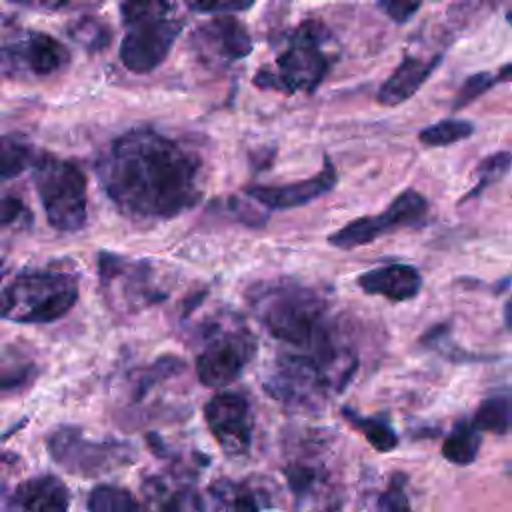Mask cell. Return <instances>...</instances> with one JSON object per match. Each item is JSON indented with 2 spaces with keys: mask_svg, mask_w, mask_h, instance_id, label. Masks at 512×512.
<instances>
[{
  "mask_svg": "<svg viewBox=\"0 0 512 512\" xmlns=\"http://www.w3.org/2000/svg\"><path fill=\"white\" fill-rule=\"evenodd\" d=\"M406 476L402 472H396L392 478H390V484L388 488L380 494L378 502H376V508L378 510H410V500H408V494H406Z\"/></svg>",
  "mask_w": 512,
  "mask_h": 512,
  "instance_id": "29",
  "label": "cell"
},
{
  "mask_svg": "<svg viewBox=\"0 0 512 512\" xmlns=\"http://www.w3.org/2000/svg\"><path fill=\"white\" fill-rule=\"evenodd\" d=\"M336 182H338L336 168L332 160L324 156L322 170L306 180L280 184V186H248L244 192L248 198L256 200L268 210H290L322 198L336 186Z\"/></svg>",
  "mask_w": 512,
  "mask_h": 512,
  "instance_id": "13",
  "label": "cell"
},
{
  "mask_svg": "<svg viewBox=\"0 0 512 512\" xmlns=\"http://www.w3.org/2000/svg\"><path fill=\"white\" fill-rule=\"evenodd\" d=\"M180 30L182 22L168 16L130 26L120 44L122 64L136 74L152 72L164 62Z\"/></svg>",
  "mask_w": 512,
  "mask_h": 512,
  "instance_id": "10",
  "label": "cell"
},
{
  "mask_svg": "<svg viewBox=\"0 0 512 512\" xmlns=\"http://www.w3.org/2000/svg\"><path fill=\"white\" fill-rule=\"evenodd\" d=\"M424 346L438 350L442 356H446L450 362L462 364V362H488V360H496L498 356H490V354H474L470 350L458 348L454 344H450V324H436L432 326L428 332L422 334L420 340Z\"/></svg>",
  "mask_w": 512,
  "mask_h": 512,
  "instance_id": "23",
  "label": "cell"
},
{
  "mask_svg": "<svg viewBox=\"0 0 512 512\" xmlns=\"http://www.w3.org/2000/svg\"><path fill=\"white\" fill-rule=\"evenodd\" d=\"M380 10L396 24L408 22L420 8L422 0H376Z\"/></svg>",
  "mask_w": 512,
  "mask_h": 512,
  "instance_id": "32",
  "label": "cell"
},
{
  "mask_svg": "<svg viewBox=\"0 0 512 512\" xmlns=\"http://www.w3.org/2000/svg\"><path fill=\"white\" fill-rule=\"evenodd\" d=\"M212 494L222 508H236V510H256L262 504L256 500L254 492L244 484H232L228 480H220L212 484Z\"/></svg>",
  "mask_w": 512,
  "mask_h": 512,
  "instance_id": "26",
  "label": "cell"
},
{
  "mask_svg": "<svg viewBox=\"0 0 512 512\" xmlns=\"http://www.w3.org/2000/svg\"><path fill=\"white\" fill-rule=\"evenodd\" d=\"M256 342L246 330L220 332L196 358L198 380L208 388L232 384L254 356Z\"/></svg>",
  "mask_w": 512,
  "mask_h": 512,
  "instance_id": "9",
  "label": "cell"
},
{
  "mask_svg": "<svg viewBox=\"0 0 512 512\" xmlns=\"http://www.w3.org/2000/svg\"><path fill=\"white\" fill-rule=\"evenodd\" d=\"M262 326L278 340L304 350L342 390L356 370V358L340 344L328 300L298 282H262L250 290Z\"/></svg>",
  "mask_w": 512,
  "mask_h": 512,
  "instance_id": "2",
  "label": "cell"
},
{
  "mask_svg": "<svg viewBox=\"0 0 512 512\" xmlns=\"http://www.w3.org/2000/svg\"><path fill=\"white\" fill-rule=\"evenodd\" d=\"M330 388L334 386L326 372L304 352L280 356L276 370L264 382V390L274 400L296 410L322 408Z\"/></svg>",
  "mask_w": 512,
  "mask_h": 512,
  "instance_id": "6",
  "label": "cell"
},
{
  "mask_svg": "<svg viewBox=\"0 0 512 512\" xmlns=\"http://www.w3.org/2000/svg\"><path fill=\"white\" fill-rule=\"evenodd\" d=\"M50 456L68 472L100 476L134 460L130 446L116 442H94L76 428H60L48 440Z\"/></svg>",
  "mask_w": 512,
  "mask_h": 512,
  "instance_id": "8",
  "label": "cell"
},
{
  "mask_svg": "<svg viewBox=\"0 0 512 512\" xmlns=\"http://www.w3.org/2000/svg\"><path fill=\"white\" fill-rule=\"evenodd\" d=\"M192 44L198 54L216 62L242 60L252 52L250 34L234 16H216L202 24L194 32Z\"/></svg>",
  "mask_w": 512,
  "mask_h": 512,
  "instance_id": "14",
  "label": "cell"
},
{
  "mask_svg": "<svg viewBox=\"0 0 512 512\" xmlns=\"http://www.w3.org/2000/svg\"><path fill=\"white\" fill-rule=\"evenodd\" d=\"M356 284L364 294L382 296L390 302H406L422 290V276L410 264H386L358 276Z\"/></svg>",
  "mask_w": 512,
  "mask_h": 512,
  "instance_id": "15",
  "label": "cell"
},
{
  "mask_svg": "<svg viewBox=\"0 0 512 512\" xmlns=\"http://www.w3.org/2000/svg\"><path fill=\"white\" fill-rule=\"evenodd\" d=\"M510 166H512V154L510 152H496L492 156H486L474 170V176H476V184L460 198L458 204H464L468 200H474L478 198L486 188H490L492 184L500 182L508 172H510Z\"/></svg>",
  "mask_w": 512,
  "mask_h": 512,
  "instance_id": "22",
  "label": "cell"
},
{
  "mask_svg": "<svg viewBox=\"0 0 512 512\" xmlns=\"http://www.w3.org/2000/svg\"><path fill=\"white\" fill-rule=\"evenodd\" d=\"M506 18H508V22H510V24H512V8H510V10H508V14H506Z\"/></svg>",
  "mask_w": 512,
  "mask_h": 512,
  "instance_id": "38",
  "label": "cell"
},
{
  "mask_svg": "<svg viewBox=\"0 0 512 512\" xmlns=\"http://www.w3.org/2000/svg\"><path fill=\"white\" fill-rule=\"evenodd\" d=\"M30 222V214L22 200L14 196H0V228H12Z\"/></svg>",
  "mask_w": 512,
  "mask_h": 512,
  "instance_id": "31",
  "label": "cell"
},
{
  "mask_svg": "<svg viewBox=\"0 0 512 512\" xmlns=\"http://www.w3.org/2000/svg\"><path fill=\"white\" fill-rule=\"evenodd\" d=\"M474 124L470 120L462 118H444L440 122H434L420 130L418 140L424 146L438 148V146H452L456 142H462L474 134Z\"/></svg>",
  "mask_w": 512,
  "mask_h": 512,
  "instance_id": "21",
  "label": "cell"
},
{
  "mask_svg": "<svg viewBox=\"0 0 512 512\" xmlns=\"http://www.w3.org/2000/svg\"><path fill=\"white\" fill-rule=\"evenodd\" d=\"M472 424L480 432L508 434L512 432V396L500 394L480 402L472 416Z\"/></svg>",
  "mask_w": 512,
  "mask_h": 512,
  "instance_id": "20",
  "label": "cell"
},
{
  "mask_svg": "<svg viewBox=\"0 0 512 512\" xmlns=\"http://www.w3.org/2000/svg\"><path fill=\"white\" fill-rule=\"evenodd\" d=\"M4 274H6V266L0 262V280L4 278Z\"/></svg>",
  "mask_w": 512,
  "mask_h": 512,
  "instance_id": "37",
  "label": "cell"
},
{
  "mask_svg": "<svg viewBox=\"0 0 512 512\" xmlns=\"http://www.w3.org/2000/svg\"><path fill=\"white\" fill-rule=\"evenodd\" d=\"M428 214V200L412 190H402L390 206L376 216H360L328 236V244L340 250H352L378 240L394 230L420 224Z\"/></svg>",
  "mask_w": 512,
  "mask_h": 512,
  "instance_id": "7",
  "label": "cell"
},
{
  "mask_svg": "<svg viewBox=\"0 0 512 512\" xmlns=\"http://www.w3.org/2000/svg\"><path fill=\"white\" fill-rule=\"evenodd\" d=\"M70 504L68 488L56 476H40L22 482L12 498V506L32 512L66 510Z\"/></svg>",
  "mask_w": 512,
  "mask_h": 512,
  "instance_id": "17",
  "label": "cell"
},
{
  "mask_svg": "<svg viewBox=\"0 0 512 512\" xmlns=\"http://www.w3.org/2000/svg\"><path fill=\"white\" fill-rule=\"evenodd\" d=\"M78 300L76 278L64 272H24L0 292V316L20 324L62 318Z\"/></svg>",
  "mask_w": 512,
  "mask_h": 512,
  "instance_id": "3",
  "label": "cell"
},
{
  "mask_svg": "<svg viewBox=\"0 0 512 512\" xmlns=\"http://www.w3.org/2000/svg\"><path fill=\"white\" fill-rule=\"evenodd\" d=\"M34 162V150L18 136H0V178H14Z\"/></svg>",
  "mask_w": 512,
  "mask_h": 512,
  "instance_id": "24",
  "label": "cell"
},
{
  "mask_svg": "<svg viewBox=\"0 0 512 512\" xmlns=\"http://www.w3.org/2000/svg\"><path fill=\"white\" fill-rule=\"evenodd\" d=\"M340 414L352 428H356L366 438V442L374 450L390 452L398 446L400 438H398L396 430L392 428V424L386 418H382V416H360L356 410H352L348 406H342Z\"/></svg>",
  "mask_w": 512,
  "mask_h": 512,
  "instance_id": "18",
  "label": "cell"
},
{
  "mask_svg": "<svg viewBox=\"0 0 512 512\" xmlns=\"http://www.w3.org/2000/svg\"><path fill=\"white\" fill-rule=\"evenodd\" d=\"M96 172L116 208L138 220L174 218L202 198V158L150 128L116 138L100 156Z\"/></svg>",
  "mask_w": 512,
  "mask_h": 512,
  "instance_id": "1",
  "label": "cell"
},
{
  "mask_svg": "<svg viewBox=\"0 0 512 512\" xmlns=\"http://www.w3.org/2000/svg\"><path fill=\"white\" fill-rule=\"evenodd\" d=\"M496 84L494 76L488 74V72H478V74H472L466 78V82L460 86L456 98H454V104H452V110H462L466 108L470 102H474L478 96H482L486 90H490L492 86Z\"/></svg>",
  "mask_w": 512,
  "mask_h": 512,
  "instance_id": "28",
  "label": "cell"
},
{
  "mask_svg": "<svg viewBox=\"0 0 512 512\" xmlns=\"http://www.w3.org/2000/svg\"><path fill=\"white\" fill-rule=\"evenodd\" d=\"M18 6H30V8H42V10H58L62 8L68 0H8Z\"/></svg>",
  "mask_w": 512,
  "mask_h": 512,
  "instance_id": "34",
  "label": "cell"
},
{
  "mask_svg": "<svg viewBox=\"0 0 512 512\" xmlns=\"http://www.w3.org/2000/svg\"><path fill=\"white\" fill-rule=\"evenodd\" d=\"M34 182L56 230L74 232L86 224V178L72 162L42 156L34 162Z\"/></svg>",
  "mask_w": 512,
  "mask_h": 512,
  "instance_id": "5",
  "label": "cell"
},
{
  "mask_svg": "<svg viewBox=\"0 0 512 512\" xmlns=\"http://www.w3.org/2000/svg\"><path fill=\"white\" fill-rule=\"evenodd\" d=\"M196 12H240L248 10L256 0H184Z\"/></svg>",
  "mask_w": 512,
  "mask_h": 512,
  "instance_id": "33",
  "label": "cell"
},
{
  "mask_svg": "<svg viewBox=\"0 0 512 512\" xmlns=\"http://www.w3.org/2000/svg\"><path fill=\"white\" fill-rule=\"evenodd\" d=\"M442 62V56L436 54L430 60H422L416 56H404L396 70L388 76V80L380 86L376 100L382 106H398L412 98L422 84L430 78L436 66Z\"/></svg>",
  "mask_w": 512,
  "mask_h": 512,
  "instance_id": "16",
  "label": "cell"
},
{
  "mask_svg": "<svg viewBox=\"0 0 512 512\" xmlns=\"http://www.w3.org/2000/svg\"><path fill=\"white\" fill-rule=\"evenodd\" d=\"M504 324H506V328L512 332V298L506 302V306H504Z\"/></svg>",
  "mask_w": 512,
  "mask_h": 512,
  "instance_id": "36",
  "label": "cell"
},
{
  "mask_svg": "<svg viewBox=\"0 0 512 512\" xmlns=\"http://www.w3.org/2000/svg\"><path fill=\"white\" fill-rule=\"evenodd\" d=\"M286 478H288V486L294 492V496L298 498H306L314 486L320 482V474L316 468L312 466H304V464H292L290 468L284 470Z\"/></svg>",
  "mask_w": 512,
  "mask_h": 512,
  "instance_id": "30",
  "label": "cell"
},
{
  "mask_svg": "<svg viewBox=\"0 0 512 512\" xmlns=\"http://www.w3.org/2000/svg\"><path fill=\"white\" fill-rule=\"evenodd\" d=\"M170 12V0H120V16L126 26L164 18Z\"/></svg>",
  "mask_w": 512,
  "mask_h": 512,
  "instance_id": "27",
  "label": "cell"
},
{
  "mask_svg": "<svg viewBox=\"0 0 512 512\" xmlns=\"http://www.w3.org/2000/svg\"><path fill=\"white\" fill-rule=\"evenodd\" d=\"M68 62V50L52 36L30 32L0 48V76H50Z\"/></svg>",
  "mask_w": 512,
  "mask_h": 512,
  "instance_id": "11",
  "label": "cell"
},
{
  "mask_svg": "<svg viewBox=\"0 0 512 512\" xmlns=\"http://www.w3.org/2000/svg\"><path fill=\"white\" fill-rule=\"evenodd\" d=\"M494 80H496V82H512V62L504 64V66L498 70V74L494 76Z\"/></svg>",
  "mask_w": 512,
  "mask_h": 512,
  "instance_id": "35",
  "label": "cell"
},
{
  "mask_svg": "<svg viewBox=\"0 0 512 512\" xmlns=\"http://www.w3.org/2000/svg\"><path fill=\"white\" fill-rule=\"evenodd\" d=\"M206 424L228 456H242L252 444L250 404L242 394L220 392L204 406Z\"/></svg>",
  "mask_w": 512,
  "mask_h": 512,
  "instance_id": "12",
  "label": "cell"
},
{
  "mask_svg": "<svg viewBox=\"0 0 512 512\" xmlns=\"http://www.w3.org/2000/svg\"><path fill=\"white\" fill-rule=\"evenodd\" d=\"M330 68L328 54L322 48V34L316 22H304L288 40L276 58V72L262 68L254 84L262 90H280L284 94H312Z\"/></svg>",
  "mask_w": 512,
  "mask_h": 512,
  "instance_id": "4",
  "label": "cell"
},
{
  "mask_svg": "<svg viewBox=\"0 0 512 512\" xmlns=\"http://www.w3.org/2000/svg\"><path fill=\"white\" fill-rule=\"evenodd\" d=\"M88 508L92 512H126L140 508V504L128 490L116 486H98L90 492Z\"/></svg>",
  "mask_w": 512,
  "mask_h": 512,
  "instance_id": "25",
  "label": "cell"
},
{
  "mask_svg": "<svg viewBox=\"0 0 512 512\" xmlns=\"http://www.w3.org/2000/svg\"><path fill=\"white\" fill-rule=\"evenodd\" d=\"M478 448H480V430L472 422L460 420L452 428V432L444 438L440 452L448 462L456 466H468L476 460Z\"/></svg>",
  "mask_w": 512,
  "mask_h": 512,
  "instance_id": "19",
  "label": "cell"
}]
</instances>
